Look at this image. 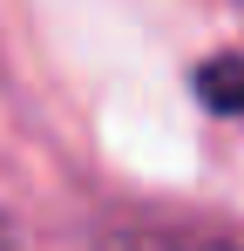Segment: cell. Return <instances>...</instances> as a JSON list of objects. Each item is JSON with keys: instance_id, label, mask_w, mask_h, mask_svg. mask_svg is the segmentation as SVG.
<instances>
[{"instance_id": "cell-1", "label": "cell", "mask_w": 244, "mask_h": 251, "mask_svg": "<svg viewBox=\"0 0 244 251\" xmlns=\"http://www.w3.org/2000/svg\"><path fill=\"white\" fill-rule=\"evenodd\" d=\"M102 251H238L224 238H203V231H176V224H116Z\"/></svg>"}, {"instance_id": "cell-2", "label": "cell", "mask_w": 244, "mask_h": 251, "mask_svg": "<svg viewBox=\"0 0 244 251\" xmlns=\"http://www.w3.org/2000/svg\"><path fill=\"white\" fill-rule=\"evenodd\" d=\"M197 95L217 116H244V54H217L197 68Z\"/></svg>"}]
</instances>
